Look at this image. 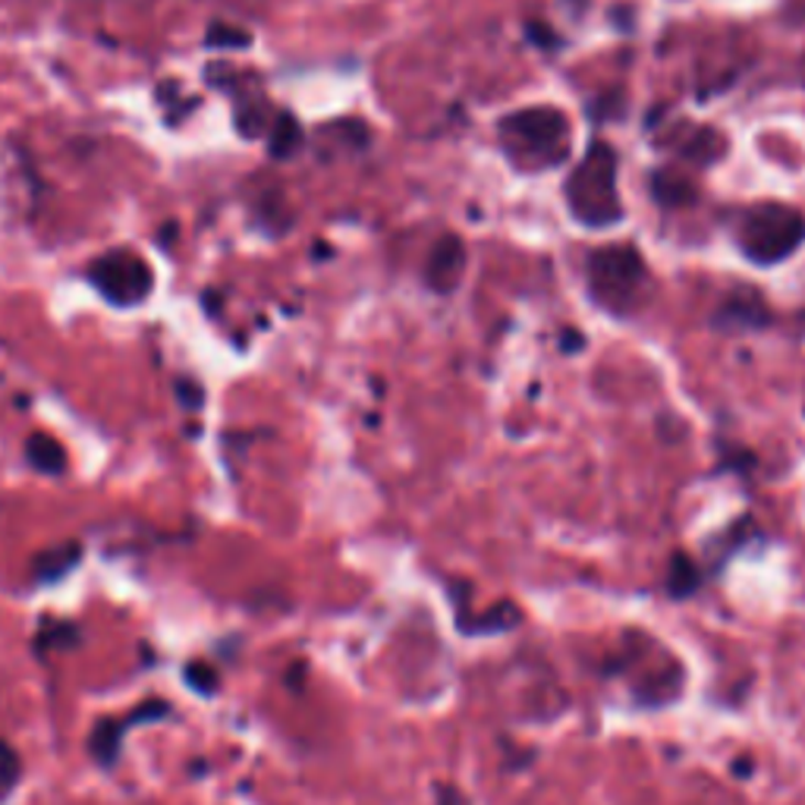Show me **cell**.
Segmentation results:
<instances>
[{"label": "cell", "mask_w": 805, "mask_h": 805, "mask_svg": "<svg viewBox=\"0 0 805 805\" xmlns=\"http://www.w3.org/2000/svg\"><path fill=\"white\" fill-rule=\"evenodd\" d=\"M566 196H569L576 218L588 220L595 227L620 218V205H617V193H613V157L605 145H595L588 152L583 167L569 180Z\"/></svg>", "instance_id": "cell-1"}, {"label": "cell", "mask_w": 805, "mask_h": 805, "mask_svg": "<svg viewBox=\"0 0 805 805\" xmlns=\"http://www.w3.org/2000/svg\"><path fill=\"white\" fill-rule=\"evenodd\" d=\"M805 233V220L790 211V208H781V205H768V208H759L746 218V227H742V249L749 259L762 264H774L786 259Z\"/></svg>", "instance_id": "cell-2"}, {"label": "cell", "mask_w": 805, "mask_h": 805, "mask_svg": "<svg viewBox=\"0 0 805 805\" xmlns=\"http://www.w3.org/2000/svg\"><path fill=\"white\" fill-rule=\"evenodd\" d=\"M88 281L108 303L127 308V305H139L152 293L154 274L145 259L127 249H117L88 268Z\"/></svg>", "instance_id": "cell-3"}, {"label": "cell", "mask_w": 805, "mask_h": 805, "mask_svg": "<svg viewBox=\"0 0 805 805\" xmlns=\"http://www.w3.org/2000/svg\"><path fill=\"white\" fill-rule=\"evenodd\" d=\"M645 268L632 249H601L588 259V278L595 296L610 308H617L623 296H630L632 286L642 281Z\"/></svg>", "instance_id": "cell-4"}, {"label": "cell", "mask_w": 805, "mask_h": 805, "mask_svg": "<svg viewBox=\"0 0 805 805\" xmlns=\"http://www.w3.org/2000/svg\"><path fill=\"white\" fill-rule=\"evenodd\" d=\"M503 130H513L520 135V142L532 145V149H551L554 157H564V132L566 120L557 110H523V113H513Z\"/></svg>", "instance_id": "cell-5"}, {"label": "cell", "mask_w": 805, "mask_h": 805, "mask_svg": "<svg viewBox=\"0 0 805 805\" xmlns=\"http://www.w3.org/2000/svg\"><path fill=\"white\" fill-rule=\"evenodd\" d=\"M459 274H463V246H459L457 237H447L444 242H437L432 268H428V281L440 293H450V286L457 283Z\"/></svg>", "instance_id": "cell-6"}, {"label": "cell", "mask_w": 805, "mask_h": 805, "mask_svg": "<svg viewBox=\"0 0 805 805\" xmlns=\"http://www.w3.org/2000/svg\"><path fill=\"white\" fill-rule=\"evenodd\" d=\"M79 557H83V547H79L76 542L57 544V547H51V551H44V554L35 557L32 573H35V579L51 583V579H61V576H66L73 566L79 564Z\"/></svg>", "instance_id": "cell-7"}, {"label": "cell", "mask_w": 805, "mask_h": 805, "mask_svg": "<svg viewBox=\"0 0 805 805\" xmlns=\"http://www.w3.org/2000/svg\"><path fill=\"white\" fill-rule=\"evenodd\" d=\"M25 457H29V463H32L39 472H44V476H61L66 469L64 444L47 435L29 437V444H25Z\"/></svg>", "instance_id": "cell-8"}, {"label": "cell", "mask_w": 805, "mask_h": 805, "mask_svg": "<svg viewBox=\"0 0 805 805\" xmlns=\"http://www.w3.org/2000/svg\"><path fill=\"white\" fill-rule=\"evenodd\" d=\"M300 145H303V130H300V123H296V117L293 113H281L278 120H274V127H271V142H268V152L271 157H293V154L300 152Z\"/></svg>", "instance_id": "cell-9"}, {"label": "cell", "mask_w": 805, "mask_h": 805, "mask_svg": "<svg viewBox=\"0 0 805 805\" xmlns=\"http://www.w3.org/2000/svg\"><path fill=\"white\" fill-rule=\"evenodd\" d=\"M120 737H123V724L120 720H101L91 733V752L98 762L110 764L117 759V749H120Z\"/></svg>", "instance_id": "cell-10"}, {"label": "cell", "mask_w": 805, "mask_h": 805, "mask_svg": "<svg viewBox=\"0 0 805 805\" xmlns=\"http://www.w3.org/2000/svg\"><path fill=\"white\" fill-rule=\"evenodd\" d=\"M205 42L211 44V47H249L252 39H249V32H242V29H230V25L215 22V25L208 29V35H205Z\"/></svg>", "instance_id": "cell-11"}, {"label": "cell", "mask_w": 805, "mask_h": 805, "mask_svg": "<svg viewBox=\"0 0 805 805\" xmlns=\"http://www.w3.org/2000/svg\"><path fill=\"white\" fill-rule=\"evenodd\" d=\"M186 679H189L193 689L205 693V696H211V693L218 689V674H215L211 664H189V667H186Z\"/></svg>", "instance_id": "cell-12"}, {"label": "cell", "mask_w": 805, "mask_h": 805, "mask_svg": "<svg viewBox=\"0 0 805 805\" xmlns=\"http://www.w3.org/2000/svg\"><path fill=\"white\" fill-rule=\"evenodd\" d=\"M17 777H20V759L7 742L0 740V793H7L17 784Z\"/></svg>", "instance_id": "cell-13"}, {"label": "cell", "mask_w": 805, "mask_h": 805, "mask_svg": "<svg viewBox=\"0 0 805 805\" xmlns=\"http://www.w3.org/2000/svg\"><path fill=\"white\" fill-rule=\"evenodd\" d=\"M176 400H180L186 410H202L205 393H202V388H198L193 378H180V381H176Z\"/></svg>", "instance_id": "cell-14"}]
</instances>
